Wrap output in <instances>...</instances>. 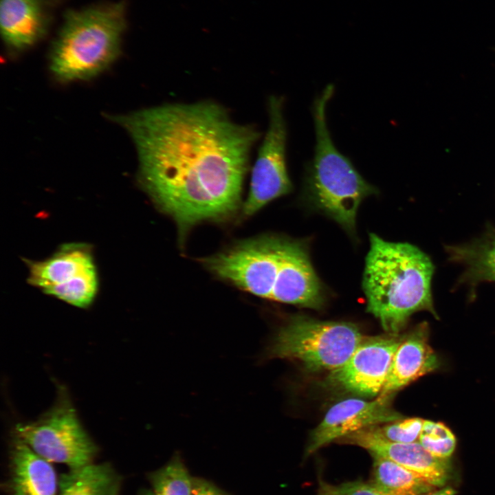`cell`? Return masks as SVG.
<instances>
[{
    "instance_id": "obj_17",
    "label": "cell",
    "mask_w": 495,
    "mask_h": 495,
    "mask_svg": "<svg viewBox=\"0 0 495 495\" xmlns=\"http://www.w3.org/2000/svg\"><path fill=\"white\" fill-rule=\"evenodd\" d=\"M120 475L108 463L70 469L58 480L57 495H119Z\"/></svg>"
},
{
    "instance_id": "obj_20",
    "label": "cell",
    "mask_w": 495,
    "mask_h": 495,
    "mask_svg": "<svg viewBox=\"0 0 495 495\" xmlns=\"http://www.w3.org/2000/svg\"><path fill=\"white\" fill-rule=\"evenodd\" d=\"M150 480L155 495H193V479L178 459L152 474Z\"/></svg>"
},
{
    "instance_id": "obj_9",
    "label": "cell",
    "mask_w": 495,
    "mask_h": 495,
    "mask_svg": "<svg viewBox=\"0 0 495 495\" xmlns=\"http://www.w3.org/2000/svg\"><path fill=\"white\" fill-rule=\"evenodd\" d=\"M402 335L388 333L364 336L351 357L330 371L329 387L363 396L380 395Z\"/></svg>"
},
{
    "instance_id": "obj_2",
    "label": "cell",
    "mask_w": 495,
    "mask_h": 495,
    "mask_svg": "<svg viewBox=\"0 0 495 495\" xmlns=\"http://www.w3.org/2000/svg\"><path fill=\"white\" fill-rule=\"evenodd\" d=\"M219 278L256 296L319 309L324 292L302 242L264 236L205 260Z\"/></svg>"
},
{
    "instance_id": "obj_13",
    "label": "cell",
    "mask_w": 495,
    "mask_h": 495,
    "mask_svg": "<svg viewBox=\"0 0 495 495\" xmlns=\"http://www.w3.org/2000/svg\"><path fill=\"white\" fill-rule=\"evenodd\" d=\"M428 336L429 328L426 322L417 324L408 333L402 335L380 395H393L439 368V361L428 344Z\"/></svg>"
},
{
    "instance_id": "obj_1",
    "label": "cell",
    "mask_w": 495,
    "mask_h": 495,
    "mask_svg": "<svg viewBox=\"0 0 495 495\" xmlns=\"http://www.w3.org/2000/svg\"><path fill=\"white\" fill-rule=\"evenodd\" d=\"M135 146L138 180L182 232L234 212L260 133L212 101L174 103L109 116Z\"/></svg>"
},
{
    "instance_id": "obj_14",
    "label": "cell",
    "mask_w": 495,
    "mask_h": 495,
    "mask_svg": "<svg viewBox=\"0 0 495 495\" xmlns=\"http://www.w3.org/2000/svg\"><path fill=\"white\" fill-rule=\"evenodd\" d=\"M25 262L28 267V283L43 292L96 268L92 248L82 243L64 244L49 258Z\"/></svg>"
},
{
    "instance_id": "obj_22",
    "label": "cell",
    "mask_w": 495,
    "mask_h": 495,
    "mask_svg": "<svg viewBox=\"0 0 495 495\" xmlns=\"http://www.w3.org/2000/svg\"><path fill=\"white\" fill-rule=\"evenodd\" d=\"M424 420L418 417L403 418L383 426H370L381 437L397 443H413L419 440Z\"/></svg>"
},
{
    "instance_id": "obj_16",
    "label": "cell",
    "mask_w": 495,
    "mask_h": 495,
    "mask_svg": "<svg viewBox=\"0 0 495 495\" xmlns=\"http://www.w3.org/2000/svg\"><path fill=\"white\" fill-rule=\"evenodd\" d=\"M448 260L462 265L457 285H464L474 296L482 282H495V227L488 225L481 236L458 245H445Z\"/></svg>"
},
{
    "instance_id": "obj_10",
    "label": "cell",
    "mask_w": 495,
    "mask_h": 495,
    "mask_svg": "<svg viewBox=\"0 0 495 495\" xmlns=\"http://www.w3.org/2000/svg\"><path fill=\"white\" fill-rule=\"evenodd\" d=\"M393 395H379L372 401L350 398L333 405L312 431L306 455L361 429L403 419L391 405Z\"/></svg>"
},
{
    "instance_id": "obj_8",
    "label": "cell",
    "mask_w": 495,
    "mask_h": 495,
    "mask_svg": "<svg viewBox=\"0 0 495 495\" xmlns=\"http://www.w3.org/2000/svg\"><path fill=\"white\" fill-rule=\"evenodd\" d=\"M267 110L268 127L252 170L250 191L243 208L246 215L254 214L292 189L287 168V133L283 98L270 96Z\"/></svg>"
},
{
    "instance_id": "obj_7",
    "label": "cell",
    "mask_w": 495,
    "mask_h": 495,
    "mask_svg": "<svg viewBox=\"0 0 495 495\" xmlns=\"http://www.w3.org/2000/svg\"><path fill=\"white\" fill-rule=\"evenodd\" d=\"M16 436L39 456L70 469L92 463L97 447L81 426L70 402L61 397L38 419L16 426Z\"/></svg>"
},
{
    "instance_id": "obj_26",
    "label": "cell",
    "mask_w": 495,
    "mask_h": 495,
    "mask_svg": "<svg viewBox=\"0 0 495 495\" xmlns=\"http://www.w3.org/2000/svg\"><path fill=\"white\" fill-rule=\"evenodd\" d=\"M140 495H155L153 491H144Z\"/></svg>"
},
{
    "instance_id": "obj_3",
    "label": "cell",
    "mask_w": 495,
    "mask_h": 495,
    "mask_svg": "<svg viewBox=\"0 0 495 495\" xmlns=\"http://www.w3.org/2000/svg\"><path fill=\"white\" fill-rule=\"evenodd\" d=\"M362 287L366 311L388 333L399 334L411 315L428 311L438 318L431 290L434 266L419 248L369 236Z\"/></svg>"
},
{
    "instance_id": "obj_23",
    "label": "cell",
    "mask_w": 495,
    "mask_h": 495,
    "mask_svg": "<svg viewBox=\"0 0 495 495\" xmlns=\"http://www.w3.org/2000/svg\"><path fill=\"white\" fill-rule=\"evenodd\" d=\"M317 495H397L384 492L373 485L361 481H353L331 485L319 481Z\"/></svg>"
},
{
    "instance_id": "obj_19",
    "label": "cell",
    "mask_w": 495,
    "mask_h": 495,
    "mask_svg": "<svg viewBox=\"0 0 495 495\" xmlns=\"http://www.w3.org/2000/svg\"><path fill=\"white\" fill-rule=\"evenodd\" d=\"M96 268L65 284L52 287L44 293L79 308L91 305L98 291Z\"/></svg>"
},
{
    "instance_id": "obj_11",
    "label": "cell",
    "mask_w": 495,
    "mask_h": 495,
    "mask_svg": "<svg viewBox=\"0 0 495 495\" xmlns=\"http://www.w3.org/2000/svg\"><path fill=\"white\" fill-rule=\"evenodd\" d=\"M353 444L390 459L418 474L431 485L443 487L452 474L449 459L436 456L426 450L419 441L397 443L385 439L367 427L338 440Z\"/></svg>"
},
{
    "instance_id": "obj_15",
    "label": "cell",
    "mask_w": 495,
    "mask_h": 495,
    "mask_svg": "<svg viewBox=\"0 0 495 495\" xmlns=\"http://www.w3.org/2000/svg\"><path fill=\"white\" fill-rule=\"evenodd\" d=\"M12 495H56L58 481L50 462L16 435L11 449Z\"/></svg>"
},
{
    "instance_id": "obj_21",
    "label": "cell",
    "mask_w": 495,
    "mask_h": 495,
    "mask_svg": "<svg viewBox=\"0 0 495 495\" xmlns=\"http://www.w3.org/2000/svg\"><path fill=\"white\" fill-rule=\"evenodd\" d=\"M419 442L433 455L449 459L456 448V438L444 424L424 420Z\"/></svg>"
},
{
    "instance_id": "obj_5",
    "label": "cell",
    "mask_w": 495,
    "mask_h": 495,
    "mask_svg": "<svg viewBox=\"0 0 495 495\" xmlns=\"http://www.w3.org/2000/svg\"><path fill=\"white\" fill-rule=\"evenodd\" d=\"M333 91V86L328 85L314 102L316 146L314 158L307 167L305 190L316 208L353 234L361 202L377 190L332 141L327 124L326 107Z\"/></svg>"
},
{
    "instance_id": "obj_24",
    "label": "cell",
    "mask_w": 495,
    "mask_h": 495,
    "mask_svg": "<svg viewBox=\"0 0 495 495\" xmlns=\"http://www.w3.org/2000/svg\"><path fill=\"white\" fill-rule=\"evenodd\" d=\"M193 495H224L213 485L201 480H193Z\"/></svg>"
},
{
    "instance_id": "obj_6",
    "label": "cell",
    "mask_w": 495,
    "mask_h": 495,
    "mask_svg": "<svg viewBox=\"0 0 495 495\" xmlns=\"http://www.w3.org/2000/svg\"><path fill=\"white\" fill-rule=\"evenodd\" d=\"M364 337L351 322L297 315L280 327L267 354L298 360L308 371H331L351 357Z\"/></svg>"
},
{
    "instance_id": "obj_18",
    "label": "cell",
    "mask_w": 495,
    "mask_h": 495,
    "mask_svg": "<svg viewBox=\"0 0 495 495\" xmlns=\"http://www.w3.org/2000/svg\"><path fill=\"white\" fill-rule=\"evenodd\" d=\"M371 455V483L382 490L397 495H421L433 491L434 487L418 474L386 458Z\"/></svg>"
},
{
    "instance_id": "obj_25",
    "label": "cell",
    "mask_w": 495,
    "mask_h": 495,
    "mask_svg": "<svg viewBox=\"0 0 495 495\" xmlns=\"http://www.w3.org/2000/svg\"><path fill=\"white\" fill-rule=\"evenodd\" d=\"M456 491L450 487H443L437 491H432L421 495H455Z\"/></svg>"
},
{
    "instance_id": "obj_4",
    "label": "cell",
    "mask_w": 495,
    "mask_h": 495,
    "mask_svg": "<svg viewBox=\"0 0 495 495\" xmlns=\"http://www.w3.org/2000/svg\"><path fill=\"white\" fill-rule=\"evenodd\" d=\"M126 28L124 1L67 10L50 52L53 76L67 83L103 72L120 56Z\"/></svg>"
},
{
    "instance_id": "obj_12",
    "label": "cell",
    "mask_w": 495,
    "mask_h": 495,
    "mask_svg": "<svg viewBox=\"0 0 495 495\" xmlns=\"http://www.w3.org/2000/svg\"><path fill=\"white\" fill-rule=\"evenodd\" d=\"M54 0H1L2 39L11 54L20 53L47 34Z\"/></svg>"
}]
</instances>
